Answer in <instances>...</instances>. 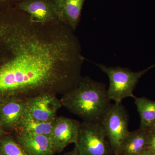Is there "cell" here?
I'll return each instance as SVG.
<instances>
[{"label":"cell","instance_id":"30bf717a","mask_svg":"<svg viewBox=\"0 0 155 155\" xmlns=\"http://www.w3.org/2000/svg\"><path fill=\"white\" fill-rule=\"evenodd\" d=\"M148 129L129 131L122 143L120 155H146Z\"/></svg>","mask_w":155,"mask_h":155},{"label":"cell","instance_id":"6da1fadb","mask_svg":"<svg viewBox=\"0 0 155 155\" xmlns=\"http://www.w3.org/2000/svg\"><path fill=\"white\" fill-rule=\"evenodd\" d=\"M60 101L63 107L85 122H100L111 104L105 84L89 77L82 78Z\"/></svg>","mask_w":155,"mask_h":155},{"label":"cell","instance_id":"8992f818","mask_svg":"<svg viewBox=\"0 0 155 155\" xmlns=\"http://www.w3.org/2000/svg\"><path fill=\"white\" fill-rule=\"evenodd\" d=\"M27 113L26 97L12 96L0 100V125L6 133H14Z\"/></svg>","mask_w":155,"mask_h":155},{"label":"cell","instance_id":"7402d4cb","mask_svg":"<svg viewBox=\"0 0 155 155\" xmlns=\"http://www.w3.org/2000/svg\"><path fill=\"white\" fill-rule=\"evenodd\" d=\"M20 1H21V0H20Z\"/></svg>","mask_w":155,"mask_h":155},{"label":"cell","instance_id":"e0dca14e","mask_svg":"<svg viewBox=\"0 0 155 155\" xmlns=\"http://www.w3.org/2000/svg\"><path fill=\"white\" fill-rule=\"evenodd\" d=\"M58 14L60 16V19L62 21V12L64 9V5L67 0H52Z\"/></svg>","mask_w":155,"mask_h":155},{"label":"cell","instance_id":"277c9868","mask_svg":"<svg viewBox=\"0 0 155 155\" xmlns=\"http://www.w3.org/2000/svg\"><path fill=\"white\" fill-rule=\"evenodd\" d=\"M75 147L79 155H113L100 122L81 123L78 139Z\"/></svg>","mask_w":155,"mask_h":155},{"label":"cell","instance_id":"9c48e42d","mask_svg":"<svg viewBox=\"0 0 155 155\" xmlns=\"http://www.w3.org/2000/svg\"><path fill=\"white\" fill-rule=\"evenodd\" d=\"M13 135L28 155H54L55 153L49 135Z\"/></svg>","mask_w":155,"mask_h":155},{"label":"cell","instance_id":"9a60e30c","mask_svg":"<svg viewBox=\"0 0 155 155\" xmlns=\"http://www.w3.org/2000/svg\"><path fill=\"white\" fill-rule=\"evenodd\" d=\"M155 153V130L148 129L146 155H151Z\"/></svg>","mask_w":155,"mask_h":155},{"label":"cell","instance_id":"5bb4252c","mask_svg":"<svg viewBox=\"0 0 155 155\" xmlns=\"http://www.w3.org/2000/svg\"><path fill=\"white\" fill-rule=\"evenodd\" d=\"M0 155H28L18 143L12 133L0 138Z\"/></svg>","mask_w":155,"mask_h":155},{"label":"cell","instance_id":"7a4b0ae2","mask_svg":"<svg viewBox=\"0 0 155 155\" xmlns=\"http://www.w3.org/2000/svg\"><path fill=\"white\" fill-rule=\"evenodd\" d=\"M96 65L109 77L110 85L107 90L108 97L117 104H122V101L126 98L135 97L133 91L139 80L155 66V65H152L144 70L133 72L121 67H108L101 64H96Z\"/></svg>","mask_w":155,"mask_h":155},{"label":"cell","instance_id":"8fae6325","mask_svg":"<svg viewBox=\"0 0 155 155\" xmlns=\"http://www.w3.org/2000/svg\"><path fill=\"white\" fill-rule=\"evenodd\" d=\"M54 121L43 122L33 119L27 113L13 134L14 135H50Z\"/></svg>","mask_w":155,"mask_h":155},{"label":"cell","instance_id":"3957f363","mask_svg":"<svg viewBox=\"0 0 155 155\" xmlns=\"http://www.w3.org/2000/svg\"><path fill=\"white\" fill-rule=\"evenodd\" d=\"M113 155H120L122 143L128 135L129 116L122 104H111L100 121Z\"/></svg>","mask_w":155,"mask_h":155},{"label":"cell","instance_id":"7c38bea8","mask_svg":"<svg viewBox=\"0 0 155 155\" xmlns=\"http://www.w3.org/2000/svg\"><path fill=\"white\" fill-rule=\"evenodd\" d=\"M140 119V128L150 129L155 125V101L145 97L134 98Z\"/></svg>","mask_w":155,"mask_h":155},{"label":"cell","instance_id":"d6986e66","mask_svg":"<svg viewBox=\"0 0 155 155\" xmlns=\"http://www.w3.org/2000/svg\"><path fill=\"white\" fill-rule=\"evenodd\" d=\"M6 133L5 132V130H3L2 127L1 125H0V138L2 137V136L4 135V134H5Z\"/></svg>","mask_w":155,"mask_h":155},{"label":"cell","instance_id":"ba28073f","mask_svg":"<svg viewBox=\"0 0 155 155\" xmlns=\"http://www.w3.org/2000/svg\"><path fill=\"white\" fill-rule=\"evenodd\" d=\"M15 7L27 13L34 22L46 23L61 20L52 0H21Z\"/></svg>","mask_w":155,"mask_h":155},{"label":"cell","instance_id":"44dd1931","mask_svg":"<svg viewBox=\"0 0 155 155\" xmlns=\"http://www.w3.org/2000/svg\"><path fill=\"white\" fill-rule=\"evenodd\" d=\"M155 155V153L153 154H152V155Z\"/></svg>","mask_w":155,"mask_h":155},{"label":"cell","instance_id":"ffe728a7","mask_svg":"<svg viewBox=\"0 0 155 155\" xmlns=\"http://www.w3.org/2000/svg\"><path fill=\"white\" fill-rule=\"evenodd\" d=\"M151 128H152V129H155V125H154L153 127H152ZM151 128H150V129H151Z\"/></svg>","mask_w":155,"mask_h":155},{"label":"cell","instance_id":"2e32d148","mask_svg":"<svg viewBox=\"0 0 155 155\" xmlns=\"http://www.w3.org/2000/svg\"><path fill=\"white\" fill-rule=\"evenodd\" d=\"M20 0H0V11L15 7Z\"/></svg>","mask_w":155,"mask_h":155},{"label":"cell","instance_id":"4fadbf2b","mask_svg":"<svg viewBox=\"0 0 155 155\" xmlns=\"http://www.w3.org/2000/svg\"><path fill=\"white\" fill-rule=\"evenodd\" d=\"M85 0H67L62 12V21L75 31L80 20Z\"/></svg>","mask_w":155,"mask_h":155},{"label":"cell","instance_id":"52a82bcc","mask_svg":"<svg viewBox=\"0 0 155 155\" xmlns=\"http://www.w3.org/2000/svg\"><path fill=\"white\" fill-rule=\"evenodd\" d=\"M80 125L75 119L62 116L56 118L49 135L55 153L62 152L71 143H77Z\"/></svg>","mask_w":155,"mask_h":155},{"label":"cell","instance_id":"ac0fdd59","mask_svg":"<svg viewBox=\"0 0 155 155\" xmlns=\"http://www.w3.org/2000/svg\"><path fill=\"white\" fill-rule=\"evenodd\" d=\"M61 155H79V154L78 153V151L77 148L75 147L72 150L68 152L65 153L64 154Z\"/></svg>","mask_w":155,"mask_h":155},{"label":"cell","instance_id":"5b68a950","mask_svg":"<svg viewBox=\"0 0 155 155\" xmlns=\"http://www.w3.org/2000/svg\"><path fill=\"white\" fill-rule=\"evenodd\" d=\"M28 114L33 119L43 122L54 121L58 111L62 107L56 94L44 92L26 97Z\"/></svg>","mask_w":155,"mask_h":155}]
</instances>
